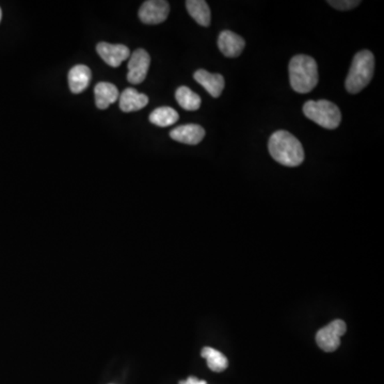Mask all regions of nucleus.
<instances>
[{
	"instance_id": "1",
	"label": "nucleus",
	"mask_w": 384,
	"mask_h": 384,
	"mask_svg": "<svg viewBox=\"0 0 384 384\" xmlns=\"http://www.w3.org/2000/svg\"><path fill=\"white\" fill-rule=\"evenodd\" d=\"M268 150L273 160L282 166L298 167L305 162L302 144L286 130L273 132L269 139Z\"/></svg>"
},
{
	"instance_id": "2",
	"label": "nucleus",
	"mask_w": 384,
	"mask_h": 384,
	"mask_svg": "<svg viewBox=\"0 0 384 384\" xmlns=\"http://www.w3.org/2000/svg\"><path fill=\"white\" fill-rule=\"evenodd\" d=\"M289 71L291 88L298 93H309L318 84V68L309 56H295L289 62Z\"/></svg>"
},
{
	"instance_id": "3",
	"label": "nucleus",
	"mask_w": 384,
	"mask_h": 384,
	"mask_svg": "<svg viewBox=\"0 0 384 384\" xmlns=\"http://www.w3.org/2000/svg\"><path fill=\"white\" fill-rule=\"evenodd\" d=\"M375 71V57L369 50H362L353 57L345 86L349 93L357 94L369 86Z\"/></svg>"
},
{
	"instance_id": "4",
	"label": "nucleus",
	"mask_w": 384,
	"mask_h": 384,
	"mask_svg": "<svg viewBox=\"0 0 384 384\" xmlns=\"http://www.w3.org/2000/svg\"><path fill=\"white\" fill-rule=\"evenodd\" d=\"M303 112L307 118L327 130H335L341 124V110L329 100H309L303 105Z\"/></svg>"
},
{
	"instance_id": "5",
	"label": "nucleus",
	"mask_w": 384,
	"mask_h": 384,
	"mask_svg": "<svg viewBox=\"0 0 384 384\" xmlns=\"http://www.w3.org/2000/svg\"><path fill=\"white\" fill-rule=\"evenodd\" d=\"M346 323L341 319L333 321L332 323L319 330L316 335L317 345L325 353H332L337 351L341 345V337L346 333Z\"/></svg>"
},
{
	"instance_id": "6",
	"label": "nucleus",
	"mask_w": 384,
	"mask_h": 384,
	"mask_svg": "<svg viewBox=\"0 0 384 384\" xmlns=\"http://www.w3.org/2000/svg\"><path fill=\"white\" fill-rule=\"evenodd\" d=\"M170 6L164 0H148L139 9V19L148 25L162 24L168 19Z\"/></svg>"
},
{
	"instance_id": "7",
	"label": "nucleus",
	"mask_w": 384,
	"mask_h": 384,
	"mask_svg": "<svg viewBox=\"0 0 384 384\" xmlns=\"http://www.w3.org/2000/svg\"><path fill=\"white\" fill-rule=\"evenodd\" d=\"M151 57L146 50L139 48L132 52L128 62V80L132 84H142L148 75Z\"/></svg>"
},
{
	"instance_id": "8",
	"label": "nucleus",
	"mask_w": 384,
	"mask_h": 384,
	"mask_svg": "<svg viewBox=\"0 0 384 384\" xmlns=\"http://www.w3.org/2000/svg\"><path fill=\"white\" fill-rule=\"evenodd\" d=\"M96 52L100 57L112 68H118L122 62L125 61L130 56L128 46L122 44H109L106 42L98 43L96 46Z\"/></svg>"
},
{
	"instance_id": "9",
	"label": "nucleus",
	"mask_w": 384,
	"mask_h": 384,
	"mask_svg": "<svg viewBox=\"0 0 384 384\" xmlns=\"http://www.w3.org/2000/svg\"><path fill=\"white\" fill-rule=\"evenodd\" d=\"M245 46H246L245 40L230 30H224L219 34L218 47L225 57H238Z\"/></svg>"
},
{
	"instance_id": "10",
	"label": "nucleus",
	"mask_w": 384,
	"mask_h": 384,
	"mask_svg": "<svg viewBox=\"0 0 384 384\" xmlns=\"http://www.w3.org/2000/svg\"><path fill=\"white\" fill-rule=\"evenodd\" d=\"M170 137L181 144L196 146L204 139L205 130L202 126L197 124H187L171 130Z\"/></svg>"
},
{
	"instance_id": "11",
	"label": "nucleus",
	"mask_w": 384,
	"mask_h": 384,
	"mask_svg": "<svg viewBox=\"0 0 384 384\" xmlns=\"http://www.w3.org/2000/svg\"><path fill=\"white\" fill-rule=\"evenodd\" d=\"M92 72L90 68L84 64H77L68 72V86L72 93L79 94L89 86Z\"/></svg>"
},
{
	"instance_id": "12",
	"label": "nucleus",
	"mask_w": 384,
	"mask_h": 384,
	"mask_svg": "<svg viewBox=\"0 0 384 384\" xmlns=\"http://www.w3.org/2000/svg\"><path fill=\"white\" fill-rule=\"evenodd\" d=\"M194 78L213 98H219L224 89V77L220 74H212L205 70H198L194 73Z\"/></svg>"
},
{
	"instance_id": "13",
	"label": "nucleus",
	"mask_w": 384,
	"mask_h": 384,
	"mask_svg": "<svg viewBox=\"0 0 384 384\" xmlns=\"http://www.w3.org/2000/svg\"><path fill=\"white\" fill-rule=\"evenodd\" d=\"M120 109L123 112H134L144 109L148 104V98L144 93H139L136 89L128 88L118 96Z\"/></svg>"
},
{
	"instance_id": "14",
	"label": "nucleus",
	"mask_w": 384,
	"mask_h": 384,
	"mask_svg": "<svg viewBox=\"0 0 384 384\" xmlns=\"http://www.w3.org/2000/svg\"><path fill=\"white\" fill-rule=\"evenodd\" d=\"M95 104L98 109H107L110 105L118 100V90L114 84L110 82H100L94 89Z\"/></svg>"
},
{
	"instance_id": "15",
	"label": "nucleus",
	"mask_w": 384,
	"mask_h": 384,
	"mask_svg": "<svg viewBox=\"0 0 384 384\" xmlns=\"http://www.w3.org/2000/svg\"><path fill=\"white\" fill-rule=\"evenodd\" d=\"M187 11L189 15L203 27H208L210 25V20H212V14L210 9L204 0H187L186 1Z\"/></svg>"
},
{
	"instance_id": "16",
	"label": "nucleus",
	"mask_w": 384,
	"mask_h": 384,
	"mask_svg": "<svg viewBox=\"0 0 384 384\" xmlns=\"http://www.w3.org/2000/svg\"><path fill=\"white\" fill-rule=\"evenodd\" d=\"M176 98L181 107L188 112H196L201 107L200 96L194 93L188 86H180L176 92Z\"/></svg>"
},
{
	"instance_id": "17",
	"label": "nucleus",
	"mask_w": 384,
	"mask_h": 384,
	"mask_svg": "<svg viewBox=\"0 0 384 384\" xmlns=\"http://www.w3.org/2000/svg\"><path fill=\"white\" fill-rule=\"evenodd\" d=\"M201 355L206 359L207 366H208L209 369H212L215 373H221V371L228 369V359L223 355V353L216 351L214 348H203Z\"/></svg>"
},
{
	"instance_id": "18",
	"label": "nucleus",
	"mask_w": 384,
	"mask_h": 384,
	"mask_svg": "<svg viewBox=\"0 0 384 384\" xmlns=\"http://www.w3.org/2000/svg\"><path fill=\"white\" fill-rule=\"evenodd\" d=\"M178 121V114L171 107H160L150 114V122L160 128L173 125Z\"/></svg>"
},
{
	"instance_id": "19",
	"label": "nucleus",
	"mask_w": 384,
	"mask_h": 384,
	"mask_svg": "<svg viewBox=\"0 0 384 384\" xmlns=\"http://www.w3.org/2000/svg\"><path fill=\"white\" fill-rule=\"evenodd\" d=\"M328 3L335 9L348 11V10L357 8L361 3V1L360 0H330Z\"/></svg>"
},
{
	"instance_id": "20",
	"label": "nucleus",
	"mask_w": 384,
	"mask_h": 384,
	"mask_svg": "<svg viewBox=\"0 0 384 384\" xmlns=\"http://www.w3.org/2000/svg\"><path fill=\"white\" fill-rule=\"evenodd\" d=\"M178 384H207V382L204 380H199L196 377H189L188 379L181 381Z\"/></svg>"
},
{
	"instance_id": "21",
	"label": "nucleus",
	"mask_w": 384,
	"mask_h": 384,
	"mask_svg": "<svg viewBox=\"0 0 384 384\" xmlns=\"http://www.w3.org/2000/svg\"><path fill=\"white\" fill-rule=\"evenodd\" d=\"M1 17H3V12H1V9H0V21H1Z\"/></svg>"
}]
</instances>
